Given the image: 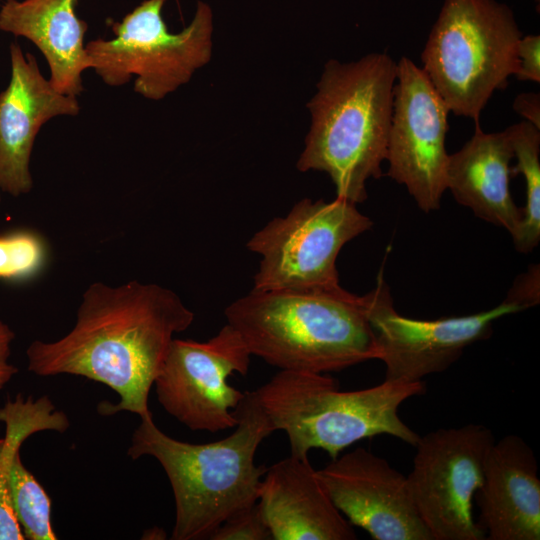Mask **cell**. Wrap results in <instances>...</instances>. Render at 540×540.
Returning a JSON list of instances; mask_svg holds the SVG:
<instances>
[{"label": "cell", "mask_w": 540, "mask_h": 540, "mask_svg": "<svg viewBox=\"0 0 540 540\" xmlns=\"http://www.w3.org/2000/svg\"><path fill=\"white\" fill-rule=\"evenodd\" d=\"M210 540H273L258 504L245 508L225 520Z\"/></svg>", "instance_id": "23"}, {"label": "cell", "mask_w": 540, "mask_h": 540, "mask_svg": "<svg viewBox=\"0 0 540 540\" xmlns=\"http://www.w3.org/2000/svg\"><path fill=\"white\" fill-rule=\"evenodd\" d=\"M372 225L346 199L300 200L286 216L272 219L247 242V249L261 257L252 290L339 286L336 261L340 250Z\"/></svg>", "instance_id": "8"}, {"label": "cell", "mask_w": 540, "mask_h": 540, "mask_svg": "<svg viewBox=\"0 0 540 540\" xmlns=\"http://www.w3.org/2000/svg\"><path fill=\"white\" fill-rule=\"evenodd\" d=\"M423 381L340 391L325 373L280 370L254 391L275 431H284L291 454L308 457L322 449L334 459L352 444L387 434L415 446L420 435L398 414L402 403L424 394Z\"/></svg>", "instance_id": "5"}, {"label": "cell", "mask_w": 540, "mask_h": 540, "mask_svg": "<svg viewBox=\"0 0 540 540\" xmlns=\"http://www.w3.org/2000/svg\"><path fill=\"white\" fill-rule=\"evenodd\" d=\"M47 245L32 230L20 229L0 235V280L20 282L38 275L47 261Z\"/></svg>", "instance_id": "21"}, {"label": "cell", "mask_w": 540, "mask_h": 540, "mask_svg": "<svg viewBox=\"0 0 540 540\" xmlns=\"http://www.w3.org/2000/svg\"><path fill=\"white\" fill-rule=\"evenodd\" d=\"M78 0H4L0 30L32 42L47 61L52 86L78 97L90 69L84 42L87 23L76 13Z\"/></svg>", "instance_id": "18"}, {"label": "cell", "mask_w": 540, "mask_h": 540, "mask_svg": "<svg viewBox=\"0 0 540 540\" xmlns=\"http://www.w3.org/2000/svg\"><path fill=\"white\" fill-rule=\"evenodd\" d=\"M449 112L423 70L403 56L397 62L386 175L404 185L426 213L440 208L446 190Z\"/></svg>", "instance_id": "12"}, {"label": "cell", "mask_w": 540, "mask_h": 540, "mask_svg": "<svg viewBox=\"0 0 540 540\" xmlns=\"http://www.w3.org/2000/svg\"><path fill=\"white\" fill-rule=\"evenodd\" d=\"M316 475L351 525L374 540H433L413 502L408 480L386 459L359 447Z\"/></svg>", "instance_id": "13"}, {"label": "cell", "mask_w": 540, "mask_h": 540, "mask_svg": "<svg viewBox=\"0 0 540 540\" xmlns=\"http://www.w3.org/2000/svg\"><path fill=\"white\" fill-rule=\"evenodd\" d=\"M489 540L540 539V479L531 447L509 434L494 441L474 496Z\"/></svg>", "instance_id": "15"}, {"label": "cell", "mask_w": 540, "mask_h": 540, "mask_svg": "<svg viewBox=\"0 0 540 540\" xmlns=\"http://www.w3.org/2000/svg\"><path fill=\"white\" fill-rule=\"evenodd\" d=\"M9 489L17 520L29 540H56L51 520V499L22 463L20 452L11 463Z\"/></svg>", "instance_id": "20"}, {"label": "cell", "mask_w": 540, "mask_h": 540, "mask_svg": "<svg viewBox=\"0 0 540 540\" xmlns=\"http://www.w3.org/2000/svg\"><path fill=\"white\" fill-rule=\"evenodd\" d=\"M1 193H2V191H1V189H0V204H1Z\"/></svg>", "instance_id": "30"}, {"label": "cell", "mask_w": 540, "mask_h": 540, "mask_svg": "<svg viewBox=\"0 0 540 540\" xmlns=\"http://www.w3.org/2000/svg\"><path fill=\"white\" fill-rule=\"evenodd\" d=\"M508 129L517 160L512 174L521 173L526 185L522 219L512 240L518 252L528 254L540 241V129L525 120Z\"/></svg>", "instance_id": "19"}, {"label": "cell", "mask_w": 540, "mask_h": 540, "mask_svg": "<svg viewBox=\"0 0 540 540\" xmlns=\"http://www.w3.org/2000/svg\"><path fill=\"white\" fill-rule=\"evenodd\" d=\"M224 314L251 355L280 370L327 373L377 360L363 296L340 285L251 290Z\"/></svg>", "instance_id": "4"}, {"label": "cell", "mask_w": 540, "mask_h": 540, "mask_svg": "<svg viewBox=\"0 0 540 540\" xmlns=\"http://www.w3.org/2000/svg\"><path fill=\"white\" fill-rule=\"evenodd\" d=\"M4 445L0 452V540H24L17 520L9 489L10 467L23 442L31 436L30 430L15 421L4 423Z\"/></svg>", "instance_id": "22"}, {"label": "cell", "mask_w": 540, "mask_h": 540, "mask_svg": "<svg viewBox=\"0 0 540 540\" xmlns=\"http://www.w3.org/2000/svg\"><path fill=\"white\" fill-rule=\"evenodd\" d=\"M513 109L525 121L540 129V95L535 92H523L516 96Z\"/></svg>", "instance_id": "27"}, {"label": "cell", "mask_w": 540, "mask_h": 540, "mask_svg": "<svg viewBox=\"0 0 540 540\" xmlns=\"http://www.w3.org/2000/svg\"><path fill=\"white\" fill-rule=\"evenodd\" d=\"M166 0H144L120 22L112 24L114 38L86 43L90 69L108 86L126 85L132 76L134 92L159 101L189 82L212 54V12L199 2L191 23L171 33L163 18Z\"/></svg>", "instance_id": "7"}, {"label": "cell", "mask_w": 540, "mask_h": 540, "mask_svg": "<svg viewBox=\"0 0 540 540\" xmlns=\"http://www.w3.org/2000/svg\"><path fill=\"white\" fill-rule=\"evenodd\" d=\"M507 298L519 303L525 310L539 303V265H532L514 281Z\"/></svg>", "instance_id": "25"}, {"label": "cell", "mask_w": 540, "mask_h": 540, "mask_svg": "<svg viewBox=\"0 0 540 540\" xmlns=\"http://www.w3.org/2000/svg\"><path fill=\"white\" fill-rule=\"evenodd\" d=\"M194 313L171 289L137 280L89 285L73 328L56 341L34 340L27 368L37 376L69 374L104 384L119 402H100L98 412L152 417L148 398L174 334L185 331Z\"/></svg>", "instance_id": "1"}, {"label": "cell", "mask_w": 540, "mask_h": 540, "mask_svg": "<svg viewBox=\"0 0 540 540\" xmlns=\"http://www.w3.org/2000/svg\"><path fill=\"white\" fill-rule=\"evenodd\" d=\"M363 299L375 334L377 360L386 367L384 380L395 382L422 381L445 371L467 347L489 338L496 320L525 310L506 297L496 307L471 315L433 320L405 317L394 307L382 270Z\"/></svg>", "instance_id": "11"}, {"label": "cell", "mask_w": 540, "mask_h": 540, "mask_svg": "<svg viewBox=\"0 0 540 540\" xmlns=\"http://www.w3.org/2000/svg\"><path fill=\"white\" fill-rule=\"evenodd\" d=\"M514 152L508 127L485 133L475 126L473 136L457 152L449 155L446 190L475 216L504 228L511 237L522 219L521 208L513 201L509 181Z\"/></svg>", "instance_id": "17"}, {"label": "cell", "mask_w": 540, "mask_h": 540, "mask_svg": "<svg viewBox=\"0 0 540 540\" xmlns=\"http://www.w3.org/2000/svg\"><path fill=\"white\" fill-rule=\"evenodd\" d=\"M534 1H537V3H539V0H534Z\"/></svg>", "instance_id": "31"}, {"label": "cell", "mask_w": 540, "mask_h": 540, "mask_svg": "<svg viewBox=\"0 0 540 540\" xmlns=\"http://www.w3.org/2000/svg\"><path fill=\"white\" fill-rule=\"evenodd\" d=\"M148 536H153L152 538L155 539H163L165 538L164 532L160 528H153L151 531H148ZM148 537V538H149Z\"/></svg>", "instance_id": "28"}, {"label": "cell", "mask_w": 540, "mask_h": 540, "mask_svg": "<svg viewBox=\"0 0 540 540\" xmlns=\"http://www.w3.org/2000/svg\"><path fill=\"white\" fill-rule=\"evenodd\" d=\"M522 33L496 0H445L423 49L421 68L450 112L479 125L482 110L518 67Z\"/></svg>", "instance_id": "6"}, {"label": "cell", "mask_w": 540, "mask_h": 540, "mask_svg": "<svg viewBox=\"0 0 540 540\" xmlns=\"http://www.w3.org/2000/svg\"><path fill=\"white\" fill-rule=\"evenodd\" d=\"M396 76L397 63L386 53L349 63L329 60L307 104L311 124L298 170L325 172L336 197L364 202L367 181L382 176Z\"/></svg>", "instance_id": "3"}, {"label": "cell", "mask_w": 540, "mask_h": 540, "mask_svg": "<svg viewBox=\"0 0 540 540\" xmlns=\"http://www.w3.org/2000/svg\"><path fill=\"white\" fill-rule=\"evenodd\" d=\"M495 438L482 425L439 428L420 436L408 475L410 493L433 540H483L473 500Z\"/></svg>", "instance_id": "9"}, {"label": "cell", "mask_w": 540, "mask_h": 540, "mask_svg": "<svg viewBox=\"0 0 540 540\" xmlns=\"http://www.w3.org/2000/svg\"><path fill=\"white\" fill-rule=\"evenodd\" d=\"M518 67L515 73L522 81L540 82V36H522L517 46Z\"/></svg>", "instance_id": "24"}, {"label": "cell", "mask_w": 540, "mask_h": 540, "mask_svg": "<svg viewBox=\"0 0 540 540\" xmlns=\"http://www.w3.org/2000/svg\"><path fill=\"white\" fill-rule=\"evenodd\" d=\"M14 339V331L0 319V391L18 372V368L10 362L11 345Z\"/></svg>", "instance_id": "26"}, {"label": "cell", "mask_w": 540, "mask_h": 540, "mask_svg": "<svg viewBox=\"0 0 540 540\" xmlns=\"http://www.w3.org/2000/svg\"><path fill=\"white\" fill-rule=\"evenodd\" d=\"M4 445V438H0V451L3 448Z\"/></svg>", "instance_id": "29"}, {"label": "cell", "mask_w": 540, "mask_h": 540, "mask_svg": "<svg viewBox=\"0 0 540 540\" xmlns=\"http://www.w3.org/2000/svg\"><path fill=\"white\" fill-rule=\"evenodd\" d=\"M258 507L273 540H354L308 457L290 455L266 469Z\"/></svg>", "instance_id": "16"}, {"label": "cell", "mask_w": 540, "mask_h": 540, "mask_svg": "<svg viewBox=\"0 0 540 540\" xmlns=\"http://www.w3.org/2000/svg\"><path fill=\"white\" fill-rule=\"evenodd\" d=\"M10 78L0 91V189L13 197L33 188L30 159L41 127L58 116H77L75 96L57 91L35 57L17 42L9 45Z\"/></svg>", "instance_id": "14"}, {"label": "cell", "mask_w": 540, "mask_h": 540, "mask_svg": "<svg viewBox=\"0 0 540 540\" xmlns=\"http://www.w3.org/2000/svg\"><path fill=\"white\" fill-rule=\"evenodd\" d=\"M251 356L228 323L205 342L174 338L153 384L158 402L193 431L234 428V410L245 392L227 379L234 373L247 375Z\"/></svg>", "instance_id": "10"}, {"label": "cell", "mask_w": 540, "mask_h": 540, "mask_svg": "<svg viewBox=\"0 0 540 540\" xmlns=\"http://www.w3.org/2000/svg\"><path fill=\"white\" fill-rule=\"evenodd\" d=\"M235 431L218 441L193 444L161 431L152 417L140 418L127 454L155 458L164 469L175 500L173 540L210 539L233 514L257 503L267 467L255 454L275 432L254 391L235 408Z\"/></svg>", "instance_id": "2"}]
</instances>
